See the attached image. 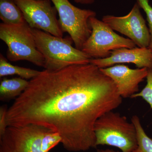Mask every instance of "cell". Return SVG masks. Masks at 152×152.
<instances>
[{"instance_id":"6da1fadb","label":"cell","mask_w":152,"mask_h":152,"mask_svg":"<svg viewBox=\"0 0 152 152\" xmlns=\"http://www.w3.org/2000/svg\"><path fill=\"white\" fill-rule=\"evenodd\" d=\"M122 99L111 79L91 63L45 69L9 108L7 124L42 126L59 134L67 151H86L96 148L95 123Z\"/></svg>"},{"instance_id":"7a4b0ae2","label":"cell","mask_w":152,"mask_h":152,"mask_svg":"<svg viewBox=\"0 0 152 152\" xmlns=\"http://www.w3.org/2000/svg\"><path fill=\"white\" fill-rule=\"evenodd\" d=\"M37 48L45 59V69L56 71L74 65L89 64L91 58L72 46L70 37H59L42 30L33 29Z\"/></svg>"},{"instance_id":"3957f363","label":"cell","mask_w":152,"mask_h":152,"mask_svg":"<svg viewBox=\"0 0 152 152\" xmlns=\"http://www.w3.org/2000/svg\"><path fill=\"white\" fill-rule=\"evenodd\" d=\"M96 145L118 148L122 152H132L138 146L134 125L127 118L111 111L104 114L95 123Z\"/></svg>"},{"instance_id":"277c9868","label":"cell","mask_w":152,"mask_h":152,"mask_svg":"<svg viewBox=\"0 0 152 152\" xmlns=\"http://www.w3.org/2000/svg\"><path fill=\"white\" fill-rule=\"evenodd\" d=\"M0 39L8 47L7 59L26 61L44 67L45 59L37 48L31 28L26 22L19 25L0 24Z\"/></svg>"},{"instance_id":"5b68a950","label":"cell","mask_w":152,"mask_h":152,"mask_svg":"<svg viewBox=\"0 0 152 152\" xmlns=\"http://www.w3.org/2000/svg\"><path fill=\"white\" fill-rule=\"evenodd\" d=\"M89 23L92 33L81 50L92 59L105 58L114 50L123 48H133L136 45L129 38L119 35L102 20L91 17Z\"/></svg>"},{"instance_id":"8992f818","label":"cell","mask_w":152,"mask_h":152,"mask_svg":"<svg viewBox=\"0 0 152 152\" xmlns=\"http://www.w3.org/2000/svg\"><path fill=\"white\" fill-rule=\"evenodd\" d=\"M51 1L58 14V22L62 31L69 34L75 47L81 50L91 34L89 20L91 17H96V12L77 7L69 0Z\"/></svg>"},{"instance_id":"52a82bcc","label":"cell","mask_w":152,"mask_h":152,"mask_svg":"<svg viewBox=\"0 0 152 152\" xmlns=\"http://www.w3.org/2000/svg\"><path fill=\"white\" fill-rule=\"evenodd\" d=\"M49 129L34 124L9 126L0 136V152H45L42 139Z\"/></svg>"},{"instance_id":"ba28073f","label":"cell","mask_w":152,"mask_h":152,"mask_svg":"<svg viewBox=\"0 0 152 152\" xmlns=\"http://www.w3.org/2000/svg\"><path fill=\"white\" fill-rule=\"evenodd\" d=\"M23 12L25 20L33 29L42 30L63 37L64 32L57 18V11L51 0H14Z\"/></svg>"},{"instance_id":"9c48e42d","label":"cell","mask_w":152,"mask_h":152,"mask_svg":"<svg viewBox=\"0 0 152 152\" xmlns=\"http://www.w3.org/2000/svg\"><path fill=\"white\" fill-rule=\"evenodd\" d=\"M140 9L136 3L128 15L122 17L107 15L103 17L102 20L114 31L126 36L138 47L148 48L149 31Z\"/></svg>"},{"instance_id":"30bf717a","label":"cell","mask_w":152,"mask_h":152,"mask_svg":"<svg viewBox=\"0 0 152 152\" xmlns=\"http://www.w3.org/2000/svg\"><path fill=\"white\" fill-rule=\"evenodd\" d=\"M100 69L115 83L120 96L126 99L139 92V84L148 73L146 68L132 69L121 64Z\"/></svg>"},{"instance_id":"8fae6325","label":"cell","mask_w":152,"mask_h":152,"mask_svg":"<svg viewBox=\"0 0 152 152\" xmlns=\"http://www.w3.org/2000/svg\"><path fill=\"white\" fill-rule=\"evenodd\" d=\"M90 63L100 69L125 63H131L138 68H152V52L148 48L136 47L114 50L105 58L91 59Z\"/></svg>"},{"instance_id":"7c38bea8","label":"cell","mask_w":152,"mask_h":152,"mask_svg":"<svg viewBox=\"0 0 152 152\" xmlns=\"http://www.w3.org/2000/svg\"><path fill=\"white\" fill-rule=\"evenodd\" d=\"M29 81L21 77L3 78L0 84V100L7 102L21 95L28 86Z\"/></svg>"},{"instance_id":"4fadbf2b","label":"cell","mask_w":152,"mask_h":152,"mask_svg":"<svg viewBox=\"0 0 152 152\" xmlns=\"http://www.w3.org/2000/svg\"><path fill=\"white\" fill-rule=\"evenodd\" d=\"M0 18L7 25H19L26 22L23 12L14 0H0Z\"/></svg>"},{"instance_id":"5bb4252c","label":"cell","mask_w":152,"mask_h":152,"mask_svg":"<svg viewBox=\"0 0 152 152\" xmlns=\"http://www.w3.org/2000/svg\"><path fill=\"white\" fill-rule=\"evenodd\" d=\"M41 71L28 68L14 66L8 61L1 54L0 55V77L17 75L24 79L34 78L37 77Z\"/></svg>"},{"instance_id":"9a60e30c","label":"cell","mask_w":152,"mask_h":152,"mask_svg":"<svg viewBox=\"0 0 152 152\" xmlns=\"http://www.w3.org/2000/svg\"><path fill=\"white\" fill-rule=\"evenodd\" d=\"M131 122L134 125L137 131L138 146L132 152H152V139L144 130L138 116L133 115Z\"/></svg>"},{"instance_id":"2e32d148","label":"cell","mask_w":152,"mask_h":152,"mask_svg":"<svg viewBox=\"0 0 152 152\" xmlns=\"http://www.w3.org/2000/svg\"><path fill=\"white\" fill-rule=\"evenodd\" d=\"M62 138L58 132L49 129L44 135L42 139V149L45 152H49L60 143L61 142Z\"/></svg>"},{"instance_id":"e0dca14e","label":"cell","mask_w":152,"mask_h":152,"mask_svg":"<svg viewBox=\"0 0 152 152\" xmlns=\"http://www.w3.org/2000/svg\"><path fill=\"white\" fill-rule=\"evenodd\" d=\"M147 84L141 91L133 95L131 98H142L152 109V68L148 69Z\"/></svg>"},{"instance_id":"ac0fdd59","label":"cell","mask_w":152,"mask_h":152,"mask_svg":"<svg viewBox=\"0 0 152 152\" xmlns=\"http://www.w3.org/2000/svg\"><path fill=\"white\" fill-rule=\"evenodd\" d=\"M137 1L146 15L150 33V42L148 48L152 52V7L150 5L149 0H137Z\"/></svg>"},{"instance_id":"d6986e66","label":"cell","mask_w":152,"mask_h":152,"mask_svg":"<svg viewBox=\"0 0 152 152\" xmlns=\"http://www.w3.org/2000/svg\"><path fill=\"white\" fill-rule=\"evenodd\" d=\"M8 110L7 105L1 106L0 107V136L4 134L8 127L6 121Z\"/></svg>"},{"instance_id":"ffe728a7","label":"cell","mask_w":152,"mask_h":152,"mask_svg":"<svg viewBox=\"0 0 152 152\" xmlns=\"http://www.w3.org/2000/svg\"><path fill=\"white\" fill-rule=\"evenodd\" d=\"M75 2L82 4H90L94 2L95 0H74Z\"/></svg>"},{"instance_id":"44dd1931","label":"cell","mask_w":152,"mask_h":152,"mask_svg":"<svg viewBox=\"0 0 152 152\" xmlns=\"http://www.w3.org/2000/svg\"><path fill=\"white\" fill-rule=\"evenodd\" d=\"M96 152H121L119 151H113V150L109 149H107L105 150L103 149H98L97 150Z\"/></svg>"}]
</instances>
